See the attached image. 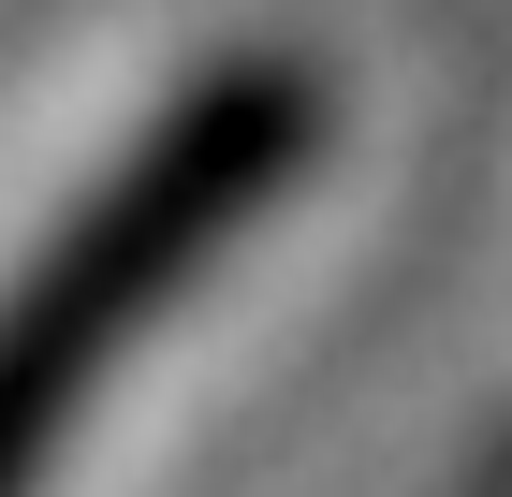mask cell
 <instances>
[{"instance_id": "cell-1", "label": "cell", "mask_w": 512, "mask_h": 497, "mask_svg": "<svg viewBox=\"0 0 512 497\" xmlns=\"http://www.w3.org/2000/svg\"><path fill=\"white\" fill-rule=\"evenodd\" d=\"M308 147H322V74L308 59H220L88 176V205L0 293V497H30L59 468L74 410L118 381V351L235 249V220Z\"/></svg>"}]
</instances>
